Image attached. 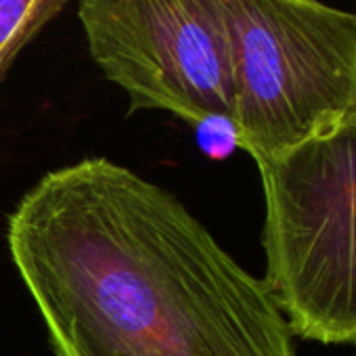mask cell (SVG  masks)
I'll use <instances>...</instances> for the list:
<instances>
[{"mask_svg": "<svg viewBox=\"0 0 356 356\" xmlns=\"http://www.w3.org/2000/svg\"><path fill=\"white\" fill-rule=\"evenodd\" d=\"M57 356H296L264 279L107 157L44 174L7 225Z\"/></svg>", "mask_w": 356, "mask_h": 356, "instance_id": "6da1fadb", "label": "cell"}, {"mask_svg": "<svg viewBox=\"0 0 356 356\" xmlns=\"http://www.w3.org/2000/svg\"><path fill=\"white\" fill-rule=\"evenodd\" d=\"M233 124L254 161L356 122V13L321 0H222Z\"/></svg>", "mask_w": 356, "mask_h": 356, "instance_id": "7a4b0ae2", "label": "cell"}, {"mask_svg": "<svg viewBox=\"0 0 356 356\" xmlns=\"http://www.w3.org/2000/svg\"><path fill=\"white\" fill-rule=\"evenodd\" d=\"M256 163L264 283L293 335L356 348V122Z\"/></svg>", "mask_w": 356, "mask_h": 356, "instance_id": "3957f363", "label": "cell"}, {"mask_svg": "<svg viewBox=\"0 0 356 356\" xmlns=\"http://www.w3.org/2000/svg\"><path fill=\"white\" fill-rule=\"evenodd\" d=\"M86 49L132 111L233 115L222 0H76Z\"/></svg>", "mask_w": 356, "mask_h": 356, "instance_id": "277c9868", "label": "cell"}, {"mask_svg": "<svg viewBox=\"0 0 356 356\" xmlns=\"http://www.w3.org/2000/svg\"><path fill=\"white\" fill-rule=\"evenodd\" d=\"M72 0H0V80Z\"/></svg>", "mask_w": 356, "mask_h": 356, "instance_id": "5b68a950", "label": "cell"}, {"mask_svg": "<svg viewBox=\"0 0 356 356\" xmlns=\"http://www.w3.org/2000/svg\"><path fill=\"white\" fill-rule=\"evenodd\" d=\"M195 138L200 149L210 159H227L239 147V134L231 118L227 115H210L195 124Z\"/></svg>", "mask_w": 356, "mask_h": 356, "instance_id": "8992f818", "label": "cell"}]
</instances>
